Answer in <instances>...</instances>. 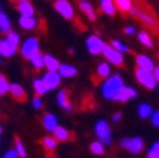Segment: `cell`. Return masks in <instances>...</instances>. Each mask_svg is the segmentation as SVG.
<instances>
[{
    "label": "cell",
    "instance_id": "cell-1",
    "mask_svg": "<svg viewBox=\"0 0 159 158\" xmlns=\"http://www.w3.org/2000/svg\"><path fill=\"white\" fill-rule=\"evenodd\" d=\"M124 81H123V77L116 73V75H112V76H109L105 82L102 84V87H101V92H102V96L106 99V100H114L115 96L119 94L123 87H124Z\"/></svg>",
    "mask_w": 159,
    "mask_h": 158
},
{
    "label": "cell",
    "instance_id": "cell-2",
    "mask_svg": "<svg viewBox=\"0 0 159 158\" xmlns=\"http://www.w3.org/2000/svg\"><path fill=\"white\" fill-rule=\"evenodd\" d=\"M95 134L104 146H110L112 142V134H111V129L107 124V122L105 120H98L95 125Z\"/></svg>",
    "mask_w": 159,
    "mask_h": 158
},
{
    "label": "cell",
    "instance_id": "cell-3",
    "mask_svg": "<svg viewBox=\"0 0 159 158\" xmlns=\"http://www.w3.org/2000/svg\"><path fill=\"white\" fill-rule=\"evenodd\" d=\"M135 76H136V80L139 81V84L143 85L145 89L148 90H153L157 87V80L153 75V72L150 71H145V70H142V68H138L135 70Z\"/></svg>",
    "mask_w": 159,
    "mask_h": 158
},
{
    "label": "cell",
    "instance_id": "cell-4",
    "mask_svg": "<svg viewBox=\"0 0 159 158\" xmlns=\"http://www.w3.org/2000/svg\"><path fill=\"white\" fill-rule=\"evenodd\" d=\"M104 57L109 61V63L114 65V66H117V67H121L124 65V57H123V53L116 51L111 44H105L104 48H102V53Z\"/></svg>",
    "mask_w": 159,
    "mask_h": 158
},
{
    "label": "cell",
    "instance_id": "cell-5",
    "mask_svg": "<svg viewBox=\"0 0 159 158\" xmlns=\"http://www.w3.org/2000/svg\"><path fill=\"white\" fill-rule=\"evenodd\" d=\"M38 51H39V42H38L37 38H33V37L27 38L20 47V53L24 58H27V60H29V58Z\"/></svg>",
    "mask_w": 159,
    "mask_h": 158
},
{
    "label": "cell",
    "instance_id": "cell-6",
    "mask_svg": "<svg viewBox=\"0 0 159 158\" xmlns=\"http://www.w3.org/2000/svg\"><path fill=\"white\" fill-rule=\"evenodd\" d=\"M105 43L102 39L96 35V34H92L90 35L87 39H86V47L89 49V52L93 56H97V54H101L102 53V48H104Z\"/></svg>",
    "mask_w": 159,
    "mask_h": 158
},
{
    "label": "cell",
    "instance_id": "cell-7",
    "mask_svg": "<svg viewBox=\"0 0 159 158\" xmlns=\"http://www.w3.org/2000/svg\"><path fill=\"white\" fill-rule=\"evenodd\" d=\"M54 9L65 19H68V21L73 19V16H75L73 7L71 5L70 2H67V0H57V2L54 3Z\"/></svg>",
    "mask_w": 159,
    "mask_h": 158
},
{
    "label": "cell",
    "instance_id": "cell-8",
    "mask_svg": "<svg viewBox=\"0 0 159 158\" xmlns=\"http://www.w3.org/2000/svg\"><path fill=\"white\" fill-rule=\"evenodd\" d=\"M42 78H43L48 91L54 90L56 87L59 86V84H61V75H59L57 71H48Z\"/></svg>",
    "mask_w": 159,
    "mask_h": 158
},
{
    "label": "cell",
    "instance_id": "cell-9",
    "mask_svg": "<svg viewBox=\"0 0 159 158\" xmlns=\"http://www.w3.org/2000/svg\"><path fill=\"white\" fill-rule=\"evenodd\" d=\"M138 96V91L133 87H128V86H124L119 94L115 96V99L112 101H120V103H126L131 99H135Z\"/></svg>",
    "mask_w": 159,
    "mask_h": 158
},
{
    "label": "cell",
    "instance_id": "cell-10",
    "mask_svg": "<svg viewBox=\"0 0 159 158\" xmlns=\"http://www.w3.org/2000/svg\"><path fill=\"white\" fill-rule=\"evenodd\" d=\"M130 13L133 14V15H135L136 18H139L140 21L144 23V24H147L148 27H150V28H153V29H155L158 26H157V21L152 16V15H149V14H147V13H144V12H142L140 9H136V8H131V10H130Z\"/></svg>",
    "mask_w": 159,
    "mask_h": 158
},
{
    "label": "cell",
    "instance_id": "cell-11",
    "mask_svg": "<svg viewBox=\"0 0 159 158\" xmlns=\"http://www.w3.org/2000/svg\"><path fill=\"white\" fill-rule=\"evenodd\" d=\"M135 62H136L138 68H142V70H145V71L153 72L154 68H155V65H154L153 60L150 57L145 56V54H138L136 58H135Z\"/></svg>",
    "mask_w": 159,
    "mask_h": 158
},
{
    "label": "cell",
    "instance_id": "cell-12",
    "mask_svg": "<svg viewBox=\"0 0 159 158\" xmlns=\"http://www.w3.org/2000/svg\"><path fill=\"white\" fill-rule=\"evenodd\" d=\"M16 53V47L13 46L8 39H2L0 41V56L3 57H13Z\"/></svg>",
    "mask_w": 159,
    "mask_h": 158
},
{
    "label": "cell",
    "instance_id": "cell-13",
    "mask_svg": "<svg viewBox=\"0 0 159 158\" xmlns=\"http://www.w3.org/2000/svg\"><path fill=\"white\" fill-rule=\"evenodd\" d=\"M57 103L62 109H65L66 111H72V105L70 101V96L67 90H61L57 95Z\"/></svg>",
    "mask_w": 159,
    "mask_h": 158
},
{
    "label": "cell",
    "instance_id": "cell-14",
    "mask_svg": "<svg viewBox=\"0 0 159 158\" xmlns=\"http://www.w3.org/2000/svg\"><path fill=\"white\" fill-rule=\"evenodd\" d=\"M9 92H10V95L15 99V100H18V101H24L25 99H27V95H25L24 89L20 85H18V84H11L10 87H9Z\"/></svg>",
    "mask_w": 159,
    "mask_h": 158
},
{
    "label": "cell",
    "instance_id": "cell-15",
    "mask_svg": "<svg viewBox=\"0 0 159 158\" xmlns=\"http://www.w3.org/2000/svg\"><path fill=\"white\" fill-rule=\"evenodd\" d=\"M144 148V142L140 137H135L130 138V143H129V152L133 154H139Z\"/></svg>",
    "mask_w": 159,
    "mask_h": 158
},
{
    "label": "cell",
    "instance_id": "cell-16",
    "mask_svg": "<svg viewBox=\"0 0 159 158\" xmlns=\"http://www.w3.org/2000/svg\"><path fill=\"white\" fill-rule=\"evenodd\" d=\"M19 26H20L23 29L25 30H32L37 27V19L33 16H25L22 15L20 19H19Z\"/></svg>",
    "mask_w": 159,
    "mask_h": 158
},
{
    "label": "cell",
    "instance_id": "cell-17",
    "mask_svg": "<svg viewBox=\"0 0 159 158\" xmlns=\"http://www.w3.org/2000/svg\"><path fill=\"white\" fill-rule=\"evenodd\" d=\"M43 125L48 132H54V129L58 127V120L53 114H46L43 116Z\"/></svg>",
    "mask_w": 159,
    "mask_h": 158
},
{
    "label": "cell",
    "instance_id": "cell-18",
    "mask_svg": "<svg viewBox=\"0 0 159 158\" xmlns=\"http://www.w3.org/2000/svg\"><path fill=\"white\" fill-rule=\"evenodd\" d=\"M30 65L35 68V70H42L44 67V54H42L41 52H35L30 58H29Z\"/></svg>",
    "mask_w": 159,
    "mask_h": 158
},
{
    "label": "cell",
    "instance_id": "cell-19",
    "mask_svg": "<svg viewBox=\"0 0 159 158\" xmlns=\"http://www.w3.org/2000/svg\"><path fill=\"white\" fill-rule=\"evenodd\" d=\"M80 9H81L86 15H87V18L90 19L91 22H95L96 21V13H95V10H93V8H92V5L89 3V2H85V0H81L80 2Z\"/></svg>",
    "mask_w": 159,
    "mask_h": 158
},
{
    "label": "cell",
    "instance_id": "cell-20",
    "mask_svg": "<svg viewBox=\"0 0 159 158\" xmlns=\"http://www.w3.org/2000/svg\"><path fill=\"white\" fill-rule=\"evenodd\" d=\"M111 73V67L107 62H101L100 65L97 66V70H96V75L100 80H106V78L110 76Z\"/></svg>",
    "mask_w": 159,
    "mask_h": 158
},
{
    "label": "cell",
    "instance_id": "cell-21",
    "mask_svg": "<svg viewBox=\"0 0 159 158\" xmlns=\"http://www.w3.org/2000/svg\"><path fill=\"white\" fill-rule=\"evenodd\" d=\"M59 66H61V63L56 57L51 54H44V67L48 71H58Z\"/></svg>",
    "mask_w": 159,
    "mask_h": 158
},
{
    "label": "cell",
    "instance_id": "cell-22",
    "mask_svg": "<svg viewBox=\"0 0 159 158\" xmlns=\"http://www.w3.org/2000/svg\"><path fill=\"white\" fill-rule=\"evenodd\" d=\"M77 68L75 67V66H71V65H66V63H63V65H61L59 66V68H58V73L61 75V77H73V76H76L77 75Z\"/></svg>",
    "mask_w": 159,
    "mask_h": 158
},
{
    "label": "cell",
    "instance_id": "cell-23",
    "mask_svg": "<svg viewBox=\"0 0 159 158\" xmlns=\"http://www.w3.org/2000/svg\"><path fill=\"white\" fill-rule=\"evenodd\" d=\"M18 10L22 15L25 16H33L34 15V8L33 5L29 3V0L27 2H22V3H18Z\"/></svg>",
    "mask_w": 159,
    "mask_h": 158
},
{
    "label": "cell",
    "instance_id": "cell-24",
    "mask_svg": "<svg viewBox=\"0 0 159 158\" xmlns=\"http://www.w3.org/2000/svg\"><path fill=\"white\" fill-rule=\"evenodd\" d=\"M100 5L105 14L111 15V16L116 14V7H115L114 0H100Z\"/></svg>",
    "mask_w": 159,
    "mask_h": 158
},
{
    "label": "cell",
    "instance_id": "cell-25",
    "mask_svg": "<svg viewBox=\"0 0 159 158\" xmlns=\"http://www.w3.org/2000/svg\"><path fill=\"white\" fill-rule=\"evenodd\" d=\"M11 32V23L9 21V18L7 14H4L3 12L0 13V33H9Z\"/></svg>",
    "mask_w": 159,
    "mask_h": 158
},
{
    "label": "cell",
    "instance_id": "cell-26",
    "mask_svg": "<svg viewBox=\"0 0 159 158\" xmlns=\"http://www.w3.org/2000/svg\"><path fill=\"white\" fill-rule=\"evenodd\" d=\"M33 87H34V91H35L37 96H43L48 91V89H47V86L43 81V78H35L34 82H33Z\"/></svg>",
    "mask_w": 159,
    "mask_h": 158
},
{
    "label": "cell",
    "instance_id": "cell-27",
    "mask_svg": "<svg viewBox=\"0 0 159 158\" xmlns=\"http://www.w3.org/2000/svg\"><path fill=\"white\" fill-rule=\"evenodd\" d=\"M152 114H153V109L149 104L142 103L138 106V115L140 116L142 119H148L149 116H152Z\"/></svg>",
    "mask_w": 159,
    "mask_h": 158
},
{
    "label": "cell",
    "instance_id": "cell-28",
    "mask_svg": "<svg viewBox=\"0 0 159 158\" xmlns=\"http://www.w3.org/2000/svg\"><path fill=\"white\" fill-rule=\"evenodd\" d=\"M53 134H54V138H56V139H57V141H61V142L68 141V138H70V132H68L66 128L59 127V125L54 129Z\"/></svg>",
    "mask_w": 159,
    "mask_h": 158
},
{
    "label": "cell",
    "instance_id": "cell-29",
    "mask_svg": "<svg viewBox=\"0 0 159 158\" xmlns=\"http://www.w3.org/2000/svg\"><path fill=\"white\" fill-rule=\"evenodd\" d=\"M138 39H139V42H140L142 44H144L145 47L152 48V47L154 46V43H153V41H152V37H150L149 33L145 32V30L139 32V34H138Z\"/></svg>",
    "mask_w": 159,
    "mask_h": 158
},
{
    "label": "cell",
    "instance_id": "cell-30",
    "mask_svg": "<svg viewBox=\"0 0 159 158\" xmlns=\"http://www.w3.org/2000/svg\"><path fill=\"white\" fill-rule=\"evenodd\" d=\"M115 7L119 8L121 12H130L133 8V2L131 0H114Z\"/></svg>",
    "mask_w": 159,
    "mask_h": 158
},
{
    "label": "cell",
    "instance_id": "cell-31",
    "mask_svg": "<svg viewBox=\"0 0 159 158\" xmlns=\"http://www.w3.org/2000/svg\"><path fill=\"white\" fill-rule=\"evenodd\" d=\"M42 143H43V146H44V148L47 151H54L57 144H58V141L54 137H46Z\"/></svg>",
    "mask_w": 159,
    "mask_h": 158
},
{
    "label": "cell",
    "instance_id": "cell-32",
    "mask_svg": "<svg viewBox=\"0 0 159 158\" xmlns=\"http://www.w3.org/2000/svg\"><path fill=\"white\" fill-rule=\"evenodd\" d=\"M90 149L93 154L96 156H101L105 153V146L100 142V141H97V142H93L91 146H90Z\"/></svg>",
    "mask_w": 159,
    "mask_h": 158
},
{
    "label": "cell",
    "instance_id": "cell-33",
    "mask_svg": "<svg viewBox=\"0 0 159 158\" xmlns=\"http://www.w3.org/2000/svg\"><path fill=\"white\" fill-rule=\"evenodd\" d=\"M9 87H10V84L8 82L5 76L0 75V95H5L7 92H9Z\"/></svg>",
    "mask_w": 159,
    "mask_h": 158
},
{
    "label": "cell",
    "instance_id": "cell-34",
    "mask_svg": "<svg viewBox=\"0 0 159 158\" xmlns=\"http://www.w3.org/2000/svg\"><path fill=\"white\" fill-rule=\"evenodd\" d=\"M15 151L18 152L19 158H27V152L20 139H15Z\"/></svg>",
    "mask_w": 159,
    "mask_h": 158
},
{
    "label": "cell",
    "instance_id": "cell-35",
    "mask_svg": "<svg viewBox=\"0 0 159 158\" xmlns=\"http://www.w3.org/2000/svg\"><path fill=\"white\" fill-rule=\"evenodd\" d=\"M111 46H112L116 51L121 52V53H126V52H129V48H128L123 42L117 41V39H112V41H111Z\"/></svg>",
    "mask_w": 159,
    "mask_h": 158
},
{
    "label": "cell",
    "instance_id": "cell-36",
    "mask_svg": "<svg viewBox=\"0 0 159 158\" xmlns=\"http://www.w3.org/2000/svg\"><path fill=\"white\" fill-rule=\"evenodd\" d=\"M147 158H159V142H155L148 151Z\"/></svg>",
    "mask_w": 159,
    "mask_h": 158
},
{
    "label": "cell",
    "instance_id": "cell-37",
    "mask_svg": "<svg viewBox=\"0 0 159 158\" xmlns=\"http://www.w3.org/2000/svg\"><path fill=\"white\" fill-rule=\"evenodd\" d=\"M7 39H8V41H9L13 46H15V47H18L19 43H20V35H19L18 33H15V32H9Z\"/></svg>",
    "mask_w": 159,
    "mask_h": 158
},
{
    "label": "cell",
    "instance_id": "cell-38",
    "mask_svg": "<svg viewBox=\"0 0 159 158\" xmlns=\"http://www.w3.org/2000/svg\"><path fill=\"white\" fill-rule=\"evenodd\" d=\"M150 118H152V124L154 127H158L159 128V110L158 111H154Z\"/></svg>",
    "mask_w": 159,
    "mask_h": 158
},
{
    "label": "cell",
    "instance_id": "cell-39",
    "mask_svg": "<svg viewBox=\"0 0 159 158\" xmlns=\"http://www.w3.org/2000/svg\"><path fill=\"white\" fill-rule=\"evenodd\" d=\"M33 106L35 109H41L43 106V103H42V100H41V97H39V96H37V97L33 99Z\"/></svg>",
    "mask_w": 159,
    "mask_h": 158
},
{
    "label": "cell",
    "instance_id": "cell-40",
    "mask_svg": "<svg viewBox=\"0 0 159 158\" xmlns=\"http://www.w3.org/2000/svg\"><path fill=\"white\" fill-rule=\"evenodd\" d=\"M18 157H19V156H18V152H16L15 149H11V151L7 152L3 158H18Z\"/></svg>",
    "mask_w": 159,
    "mask_h": 158
},
{
    "label": "cell",
    "instance_id": "cell-41",
    "mask_svg": "<svg viewBox=\"0 0 159 158\" xmlns=\"http://www.w3.org/2000/svg\"><path fill=\"white\" fill-rule=\"evenodd\" d=\"M129 143H130V138H129V137H125V138H123V139H121L120 146H121V148L128 149V148H129Z\"/></svg>",
    "mask_w": 159,
    "mask_h": 158
},
{
    "label": "cell",
    "instance_id": "cell-42",
    "mask_svg": "<svg viewBox=\"0 0 159 158\" xmlns=\"http://www.w3.org/2000/svg\"><path fill=\"white\" fill-rule=\"evenodd\" d=\"M121 118H123V114H121L120 111H117V113H115V114L112 115L111 120H112V123H117V122L121 120Z\"/></svg>",
    "mask_w": 159,
    "mask_h": 158
},
{
    "label": "cell",
    "instance_id": "cell-43",
    "mask_svg": "<svg viewBox=\"0 0 159 158\" xmlns=\"http://www.w3.org/2000/svg\"><path fill=\"white\" fill-rule=\"evenodd\" d=\"M125 33H126V34H129V35H131V34H134V33H135V28H134L133 26H129V27H126V28H125Z\"/></svg>",
    "mask_w": 159,
    "mask_h": 158
},
{
    "label": "cell",
    "instance_id": "cell-44",
    "mask_svg": "<svg viewBox=\"0 0 159 158\" xmlns=\"http://www.w3.org/2000/svg\"><path fill=\"white\" fill-rule=\"evenodd\" d=\"M153 75H154V77H155L157 82H159V66L154 68V71H153Z\"/></svg>",
    "mask_w": 159,
    "mask_h": 158
},
{
    "label": "cell",
    "instance_id": "cell-45",
    "mask_svg": "<svg viewBox=\"0 0 159 158\" xmlns=\"http://www.w3.org/2000/svg\"><path fill=\"white\" fill-rule=\"evenodd\" d=\"M13 2H16V3H22V2H27V0H13Z\"/></svg>",
    "mask_w": 159,
    "mask_h": 158
},
{
    "label": "cell",
    "instance_id": "cell-46",
    "mask_svg": "<svg viewBox=\"0 0 159 158\" xmlns=\"http://www.w3.org/2000/svg\"><path fill=\"white\" fill-rule=\"evenodd\" d=\"M68 52L72 54V53H73V48H70V49H68Z\"/></svg>",
    "mask_w": 159,
    "mask_h": 158
},
{
    "label": "cell",
    "instance_id": "cell-47",
    "mask_svg": "<svg viewBox=\"0 0 159 158\" xmlns=\"http://www.w3.org/2000/svg\"><path fill=\"white\" fill-rule=\"evenodd\" d=\"M2 132H3V128H2V127H0V134H2Z\"/></svg>",
    "mask_w": 159,
    "mask_h": 158
},
{
    "label": "cell",
    "instance_id": "cell-48",
    "mask_svg": "<svg viewBox=\"0 0 159 158\" xmlns=\"http://www.w3.org/2000/svg\"><path fill=\"white\" fill-rule=\"evenodd\" d=\"M0 13H2V5H0Z\"/></svg>",
    "mask_w": 159,
    "mask_h": 158
},
{
    "label": "cell",
    "instance_id": "cell-49",
    "mask_svg": "<svg viewBox=\"0 0 159 158\" xmlns=\"http://www.w3.org/2000/svg\"><path fill=\"white\" fill-rule=\"evenodd\" d=\"M0 65H2V58H0Z\"/></svg>",
    "mask_w": 159,
    "mask_h": 158
},
{
    "label": "cell",
    "instance_id": "cell-50",
    "mask_svg": "<svg viewBox=\"0 0 159 158\" xmlns=\"http://www.w3.org/2000/svg\"><path fill=\"white\" fill-rule=\"evenodd\" d=\"M158 58H159V54H158Z\"/></svg>",
    "mask_w": 159,
    "mask_h": 158
}]
</instances>
